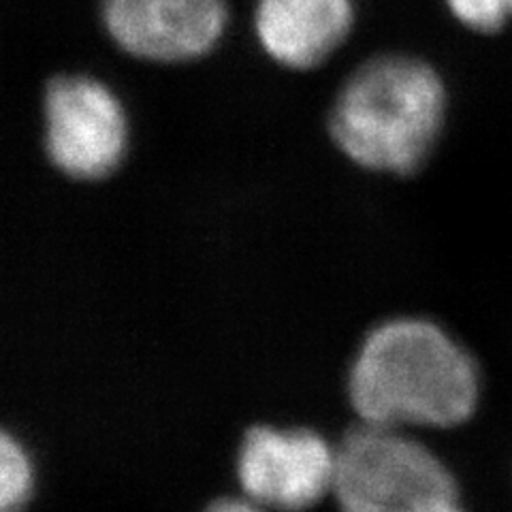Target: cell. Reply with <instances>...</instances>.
Listing matches in <instances>:
<instances>
[{"instance_id":"1","label":"cell","mask_w":512,"mask_h":512,"mask_svg":"<svg viewBox=\"0 0 512 512\" xmlns=\"http://www.w3.org/2000/svg\"><path fill=\"white\" fill-rule=\"evenodd\" d=\"M361 423L397 429H453L478 408L474 357L434 320L391 318L365 335L348 372Z\"/></svg>"},{"instance_id":"2","label":"cell","mask_w":512,"mask_h":512,"mask_svg":"<svg viewBox=\"0 0 512 512\" xmlns=\"http://www.w3.org/2000/svg\"><path fill=\"white\" fill-rule=\"evenodd\" d=\"M446 118V88L434 67L380 54L348 75L329 111V133L352 163L412 175L434 152Z\"/></svg>"},{"instance_id":"3","label":"cell","mask_w":512,"mask_h":512,"mask_svg":"<svg viewBox=\"0 0 512 512\" xmlns=\"http://www.w3.org/2000/svg\"><path fill=\"white\" fill-rule=\"evenodd\" d=\"M340 512H468L444 459L408 429L359 423L338 446Z\"/></svg>"},{"instance_id":"4","label":"cell","mask_w":512,"mask_h":512,"mask_svg":"<svg viewBox=\"0 0 512 512\" xmlns=\"http://www.w3.org/2000/svg\"><path fill=\"white\" fill-rule=\"evenodd\" d=\"M128 114L116 90L90 73H58L43 88V143L77 180L116 171L128 150Z\"/></svg>"},{"instance_id":"5","label":"cell","mask_w":512,"mask_h":512,"mask_svg":"<svg viewBox=\"0 0 512 512\" xmlns=\"http://www.w3.org/2000/svg\"><path fill=\"white\" fill-rule=\"evenodd\" d=\"M227 0H101V22L120 52L150 64L212 54L229 28Z\"/></svg>"},{"instance_id":"6","label":"cell","mask_w":512,"mask_h":512,"mask_svg":"<svg viewBox=\"0 0 512 512\" xmlns=\"http://www.w3.org/2000/svg\"><path fill=\"white\" fill-rule=\"evenodd\" d=\"M338 448L312 429H250L237 457L239 485L276 512L314 506L333 491Z\"/></svg>"},{"instance_id":"7","label":"cell","mask_w":512,"mask_h":512,"mask_svg":"<svg viewBox=\"0 0 512 512\" xmlns=\"http://www.w3.org/2000/svg\"><path fill=\"white\" fill-rule=\"evenodd\" d=\"M263 54L282 69L312 71L340 50L355 26L352 0H254Z\"/></svg>"},{"instance_id":"8","label":"cell","mask_w":512,"mask_h":512,"mask_svg":"<svg viewBox=\"0 0 512 512\" xmlns=\"http://www.w3.org/2000/svg\"><path fill=\"white\" fill-rule=\"evenodd\" d=\"M35 489V466L26 446L0 427V512H20Z\"/></svg>"},{"instance_id":"9","label":"cell","mask_w":512,"mask_h":512,"mask_svg":"<svg viewBox=\"0 0 512 512\" xmlns=\"http://www.w3.org/2000/svg\"><path fill=\"white\" fill-rule=\"evenodd\" d=\"M455 18L476 32H495L512 20V0H446Z\"/></svg>"},{"instance_id":"10","label":"cell","mask_w":512,"mask_h":512,"mask_svg":"<svg viewBox=\"0 0 512 512\" xmlns=\"http://www.w3.org/2000/svg\"><path fill=\"white\" fill-rule=\"evenodd\" d=\"M205 512H276L271 510L259 502L250 500L248 495L246 498H224V500H218L216 504H212L210 508H207Z\"/></svg>"}]
</instances>
